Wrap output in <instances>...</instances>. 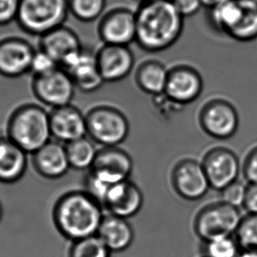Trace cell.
I'll return each mask as SVG.
<instances>
[{"mask_svg":"<svg viewBox=\"0 0 257 257\" xmlns=\"http://www.w3.org/2000/svg\"><path fill=\"white\" fill-rule=\"evenodd\" d=\"M102 208L86 191H72L57 201L54 222L61 234L74 242L97 235L105 217Z\"/></svg>","mask_w":257,"mask_h":257,"instance_id":"7a4b0ae2","label":"cell"},{"mask_svg":"<svg viewBox=\"0 0 257 257\" xmlns=\"http://www.w3.org/2000/svg\"><path fill=\"white\" fill-rule=\"evenodd\" d=\"M98 35L103 44L128 46L136 42V12L117 8L104 14L98 25Z\"/></svg>","mask_w":257,"mask_h":257,"instance_id":"30bf717a","label":"cell"},{"mask_svg":"<svg viewBox=\"0 0 257 257\" xmlns=\"http://www.w3.org/2000/svg\"><path fill=\"white\" fill-rule=\"evenodd\" d=\"M212 189L222 191L236 182L239 174V161L234 153L226 148L208 152L202 162Z\"/></svg>","mask_w":257,"mask_h":257,"instance_id":"9a60e30c","label":"cell"},{"mask_svg":"<svg viewBox=\"0 0 257 257\" xmlns=\"http://www.w3.org/2000/svg\"><path fill=\"white\" fill-rule=\"evenodd\" d=\"M58 67H59L58 64L49 54L39 49L38 50H36V52L34 54L30 72L32 73L33 77L45 75Z\"/></svg>","mask_w":257,"mask_h":257,"instance_id":"4dcf8cb0","label":"cell"},{"mask_svg":"<svg viewBox=\"0 0 257 257\" xmlns=\"http://www.w3.org/2000/svg\"><path fill=\"white\" fill-rule=\"evenodd\" d=\"M97 235L111 252L120 253L133 244L134 231L126 218L110 214L104 217Z\"/></svg>","mask_w":257,"mask_h":257,"instance_id":"7402d4cb","label":"cell"},{"mask_svg":"<svg viewBox=\"0 0 257 257\" xmlns=\"http://www.w3.org/2000/svg\"><path fill=\"white\" fill-rule=\"evenodd\" d=\"M245 1H248V2H251V3L257 4V0H245Z\"/></svg>","mask_w":257,"mask_h":257,"instance_id":"60d3db41","label":"cell"},{"mask_svg":"<svg viewBox=\"0 0 257 257\" xmlns=\"http://www.w3.org/2000/svg\"><path fill=\"white\" fill-rule=\"evenodd\" d=\"M241 1L242 15L228 36L239 42H250L257 38V4Z\"/></svg>","mask_w":257,"mask_h":257,"instance_id":"484cf974","label":"cell"},{"mask_svg":"<svg viewBox=\"0 0 257 257\" xmlns=\"http://www.w3.org/2000/svg\"><path fill=\"white\" fill-rule=\"evenodd\" d=\"M7 135L27 154H35L52 139L50 113L37 104H23L8 119Z\"/></svg>","mask_w":257,"mask_h":257,"instance_id":"3957f363","label":"cell"},{"mask_svg":"<svg viewBox=\"0 0 257 257\" xmlns=\"http://www.w3.org/2000/svg\"><path fill=\"white\" fill-rule=\"evenodd\" d=\"M172 180L179 196L187 200H198L211 189L203 164L193 160L179 162L174 169Z\"/></svg>","mask_w":257,"mask_h":257,"instance_id":"5bb4252c","label":"cell"},{"mask_svg":"<svg viewBox=\"0 0 257 257\" xmlns=\"http://www.w3.org/2000/svg\"><path fill=\"white\" fill-rule=\"evenodd\" d=\"M154 1H158V0H140L141 3H147V2H154Z\"/></svg>","mask_w":257,"mask_h":257,"instance_id":"ab89813d","label":"cell"},{"mask_svg":"<svg viewBox=\"0 0 257 257\" xmlns=\"http://www.w3.org/2000/svg\"><path fill=\"white\" fill-rule=\"evenodd\" d=\"M243 174L250 184H257V147L247 155L244 162Z\"/></svg>","mask_w":257,"mask_h":257,"instance_id":"e575fe53","label":"cell"},{"mask_svg":"<svg viewBox=\"0 0 257 257\" xmlns=\"http://www.w3.org/2000/svg\"><path fill=\"white\" fill-rule=\"evenodd\" d=\"M51 134L61 143H71L87 135L86 115L72 104L52 108L50 112Z\"/></svg>","mask_w":257,"mask_h":257,"instance_id":"2e32d148","label":"cell"},{"mask_svg":"<svg viewBox=\"0 0 257 257\" xmlns=\"http://www.w3.org/2000/svg\"><path fill=\"white\" fill-rule=\"evenodd\" d=\"M238 257H257V249H246L239 253Z\"/></svg>","mask_w":257,"mask_h":257,"instance_id":"74e56055","label":"cell"},{"mask_svg":"<svg viewBox=\"0 0 257 257\" xmlns=\"http://www.w3.org/2000/svg\"><path fill=\"white\" fill-rule=\"evenodd\" d=\"M201 127L217 140L232 138L239 127V114L228 100L216 98L205 102L199 114Z\"/></svg>","mask_w":257,"mask_h":257,"instance_id":"9c48e42d","label":"cell"},{"mask_svg":"<svg viewBox=\"0 0 257 257\" xmlns=\"http://www.w3.org/2000/svg\"><path fill=\"white\" fill-rule=\"evenodd\" d=\"M136 43L148 52L173 46L182 35L184 18L170 0L141 3L136 12Z\"/></svg>","mask_w":257,"mask_h":257,"instance_id":"6da1fadb","label":"cell"},{"mask_svg":"<svg viewBox=\"0 0 257 257\" xmlns=\"http://www.w3.org/2000/svg\"><path fill=\"white\" fill-rule=\"evenodd\" d=\"M2 217H3V208H2L1 204H0V220L2 219Z\"/></svg>","mask_w":257,"mask_h":257,"instance_id":"f35d334b","label":"cell"},{"mask_svg":"<svg viewBox=\"0 0 257 257\" xmlns=\"http://www.w3.org/2000/svg\"><path fill=\"white\" fill-rule=\"evenodd\" d=\"M69 13L68 0H21L20 28L33 36H43L64 25Z\"/></svg>","mask_w":257,"mask_h":257,"instance_id":"5b68a950","label":"cell"},{"mask_svg":"<svg viewBox=\"0 0 257 257\" xmlns=\"http://www.w3.org/2000/svg\"><path fill=\"white\" fill-rule=\"evenodd\" d=\"M211 21L216 29L225 33H229L237 25L241 17L243 4L241 0H225L223 3L212 8Z\"/></svg>","mask_w":257,"mask_h":257,"instance_id":"cb8c5ba5","label":"cell"},{"mask_svg":"<svg viewBox=\"0 0 257 257\" xmlns=\"http://www.w3.org/2000/svg\"><path fill=\"white\" fill-rule=\"evenodd\" d=\"M64 70L72 78L76 88L84 93L94 92L105 83L97 64L96 51L83 48L75 60Z\"/></svg>","mask_w":257,"mask_h":257,"instance_id":"ffe728a7","label":"cell"},{"mask_svg":"<svg viewBox=\"0 0 257 257\" xmlns=\"http://www.w3.org/2000/svg\"><path fill=\"white\" fill-rule=\"evenodd\" d=\"M202 7L209 8L210 10L223 3L225 0H200Z\"/></svg>","mask_w":257,"mask_h":257,"instance_id":"8d00e7d4","label":"cell"},{"mask_svg":"<svg viewBox=\"0 0 257 257\" xmlns=\"http://www.w3.org/2000/svg\"><path fill=\"white\" fill-rule=\"evenodd\" d=\"M21 0H0V26L17 20Z\"/></svg>","mask_w":257,"mask_h":257,"instance_id":"d6a6232c","label":"cell"},{"mask_svg":"<svg viewBox=\"0 0 257 257\" xmlns=\"http://www.w3.org/2000/svg\"><path fill=\"white\" fill-rule=\"evenodd\" d=\"M133 169V160L126 152L117 147H104L98 151L86 176L85 191L102 204L111 187L128 180Z\"/></svg>","mask_w":257,"mask_h":257,"instance_id":"277c9868","label":"cell"},{"mask_svg":"<svg viewBox=\"0 0 257 257\" xmlns=\"http://www.w3.org/2000/svg\"><path fill=\"white\" fill-rule=\"evenodd\" d=\"M31 86L36 99L51 108L72 104L75 94V84L60 67L45 75L34 76Z\"/></svg>","mask_w":257,"mask_h":257,"instance_id":"ba28073f","label":"cell"},{"mask_svg":"<svg viewBox=\"0 0 257 257\" xmlns=\"http://www.w3.org/2000/svg\"><path fill=\"white\" fill-rule=\"evenodd\" d=\"M235 233L240 246L246 249H257V214L242 218Z\"/></svg>","mask_w":257,"mask_h":257,"instance_id":"f546056e","label":"cell"},{"mask_svg":"<svg viewBox=\"0 0 257 257\" xmlns=\"http://www.w3.org/2000/svg\"><path fill=\"white\" fill-rule=\"evenodd\" d=\"M40 39L39 49L49 54L60 68H67L83 50L78 35L64 25L47 33Z\"/></svg>","mask_w":257,"mask_h":257,"instance_id":"4fadbf2b","label":"cell"},{"mask_svg":"<svg viewBox=\"0 0 257 257\" xmlns=\"http://www.w3.org/2000/svg\"><path fill=\"white\" fill-rule=\"evenodd\" d=\"M87 136L104 147H117L130 133L128 119L121 111L107 105L91 108L86 114Z\"/></svg>","mask_w":257,"mask_h":257,"instance_id":"8992f818","label":"cell"},{"mask_svg":"<svg viewBox=\"0 0 257 257\" xmlns=\"http://www.w3.org/2000/svg\"><path fill=\"white\" fill-rule=\"evenodd\" d=\"M170 2L184 19L197 15L202 8L200 0H170Z\"/></svg>","mask_w":257,"mask_h":257,"instance_id":"836d02e7","label":"cell"},{"mask_svg":"<svg viewBox=\"0 0 257 257\" xmlns=\"http://www.w3.org/2000/svg\"><path fill=\"white\" fill-rule=\"evenodd\" d=\"M33 165L36 172L47 179L61 178L71 168L65 145L57 140H50L33 154Z\"/></svg>","mask_w":257,"mask_h":257,"instance_id":"d6986e66","label":"cell"},{"mask_svg":"<svg viewBox=\"0 0 257 257\" xmlns=\"http://www.w3.org/2000/svg\"><path fill=\"white\" fill-rule=\"evenodd\" d=\"M69 10L79 22H93L104 15L107 0H68Z\"/></svg>","mask_w":257,"mask_h":257,"instance_id":"4316f807","label":"cell"},{"mask_svg":"<svg viewBox=\"0 0 257 257\" xmlns=\"http://www.w3.org/2000/svg\"><path fill=\"white\" fill-rule=\"evenodd\" d=\"M222 192V202L230 204L234 207L242 206L246 197V188L241 182H232L223 189Z\"/></svg>","mask_w":257,"mask_h":257,"instance_id":"1f68e13d","label":"cell"},{"mask_svg":"<svg viewBox=\"0 0 257 257\" xmlns=\"http://www.w3.org/2000/svg\"><path fill=\"white\" fill-rule=\"evenodd\" d=\"M239 208L224 202L202 209L195 220V231L204 242L211 239L232 236L241 222Z\"/></svg>","mask_w":257,"mask_h":257,"instance_id":"52a82bcc","label":"cell"},{"mask_svg":"<svg viewBox=\"0 0 257 257\" xmlns=\"http://www.w3.org/2000/svg\"><path fill=\"white\" fill-rule=\"evenodd\" d=\"M243 206L249 214H257V184H250L246 188Z\"/></svg>","mask_w":257,"mask_h":257,"instance_id":"d590c367","label":"cell"},{"mask_svg":"<svg viewBox=\"0 0 257 257\" xmlns=\"http://www.w3.org/2000/svg\"><path fill=\"white\" fill-rule=\"evenodd\" d=\"M205 257H238V242L232 236H223L205 241Z\"/></svg>","mask_w":257,"mask_h":257,"instance_id":"f1b7e54d","label":"cell"},{"mask_svg":"<svg viewBox=\"0 0 257 257\" xmlns=\"http://www.w3.org/2000/svg\"><path fill=\"white\" fill-rule=\"evenodd\" d=\"M168 71L169 69L160 61H145L137 70V85L143 92L153 96L163 94L168 81Z\"/></svg>","mask_w":257,"mask_h":257,"instance_id":"603a6c76","label":"cell"},{"mask_svg":"<svg viewBox=\"0 0 257 257\" xmlns=\"http://www.w3.org/2000/svg\"><path fill=\"white\" fill-rule=\"evenodd\" d=\"M97 64L104 82H117L128 77L135 64L128 46L103 44L96 51Z\"/></svg>","mask_w":257,"mask_h":257,"instance_id":"e0dca14e","label":"cell"},{"mask_svg":"<svg viewBox=\"0 0 257 257\" xmlns=\"http://www.w3.org/2000/svg\"><path fill=\"white\" fill-rule=\"evenodd\" d=\"M111 251L98 235L74 241L70 257H110Z\"/></svg>","mask_w":257,"mask_h":257,"instance_id":"83f0119b","label":"cell"},{"mask_svg":"<svg viewBox=\"0 0 257 257\" xmlns=\"http://www.w3.org/2000/svg\"><path fill=\"white\" fill-rule=\"evenodd\" d=\"M28 154L8 135L0 134V182L11 184L25 175Z\"/></svg>","mask_w":257,"mask_h":257,"instance_id":"44dd1931","label":"cell"},{"mask_svg":"<svg viewBox=\"0 0 257 257\" xmlns=\"http://www.w3.org/2000/svg\"><path fill=\"white\" fill-rule=\"evenodd\" d=\"M143 203V194L140 188L134 182L127 180L111 187L102 206L110 214L127 219L140 212Z\"/></svg>","mask_w":257,"mask_h":257,"instance_id":"ac0fdd59","label":"cell"},{"mask_svg":"<svg viewBox=\"0 0 257 257\" xmlns=\"http://www.w3.org/2000/svg\"><path fill=\"white\" fill-rule=\"evenodd\" d=\"M90 138H83L71 143L66 144L71 168L76 170H90L96 159V147Z\"/></svg>","mask_w":257,"mask_h":257,"instance_id":"d4e9b609","label":"cell"},{"mask_svg":"<svg viewBox=\"0 0 257 257\" xmlns=\"http://www.w3.org/2000/svg\"><path fill=\"white\" fill-rule=\"evenodd\" d=\"M35 52L32 44L21 37L0 40V75L16 79L30 72Z\"/></svg>","mask_w":257,"mask_h":257,"instance_id":"7c38bea8","label":"cell"},{"mask_svg":"<svg viewBox=\"0 0 257 257\" xmlns=\"http://www.w3.org/2000/svg\"><path fill=\"white\" fill-rule=\"evenodd\" d=\"M204 81L196 69L187 64H178L168 71L164 94L178 106L191 103L200 96Z\"/></svg>","mask_w":257,"mask_h":257,"instance_id":"8fae6325","label":"cell"}]
</instances>
